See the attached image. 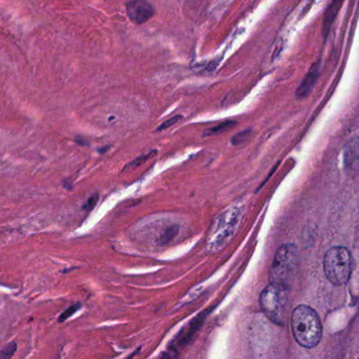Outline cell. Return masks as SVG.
<instances>
[{
    "mask_svg": "<svg viewBox=\"0 0 359 359\" xmlns=\"http://www.w3.org/2000/svg\"><path fill=\"white\" fill-rule=\"evenodd\" d=\"M340 6H341V1H340V0H334L332 5L330 6L329 9L327 10V13H325V24H323L325 29H329L332 22H334L336 15H337Z\"/></svg>",
    "mask_w": 359,
    "mask_h": 359,
    "instance_id": "obj_10",
    "label": "cell"
},
{
    "mask_svg": "<svg viewBox=\"0 0 359 359\" xmlns=\"http://www.w3.org/2000/svg\"><path fill=\"white\" fill-rule=\"evenodd\" d=\"M210 310L205 311V312L201 313L197 315L194 319L189 323V325L186 327L178 333V335L172 340L171 344H170V350L172 352H177L178 348H184V346H188L191 341H192L194 336L198 333L201 327H203V323H205V318H207L208 313Z\"/></svg>",
    "mask_w": 359,
    "mask_h": 359,
    "instance_id": "obj_6",
    "label": "cell"
},
{
    "mask_svg": "<svg viewBox=\"0 0 359 359\" xmlns=\"http://www.w3.org/2000/svg\"><path fill=\"white\" fill-rule=\"evenodd\" d=\"M248 131L241 132V133L237 134L234 137L232 138V144L237 146V144H241L243 140L247 138Z\"/></svg>",
    "mask_w": 359,
    "mask_h": 359,
    "instance_id": "obj_17",
    "label": "cell"
},
{
    "mask_svg": "<svg viewBox=\"0 0 359 359\" xmlns=\"http://www.w3.org/2000/svg\"><path fill=\"white\" fill-rule=\"evenodd\" d=\"M98 199H100V195H92V196L90 197L89 199H88L87 203H86L85 205H83V209L87 212L92 211V210H93L94 208L96 207V205H97Z\"/></svg>",
    "mask_w": 359,
    "mask_h": 359,
    "instance_id": "obj_14",
    "label": "cell"
},
{
    "mask_svg": "<svg viewBox=\"0 0 359 359\" xmlns=\"http://www.w3.org/2000/svg\"><path fill=\"white\" fill-rule=\"evenodd\" d=\"M110 148V147H104V148H102V150H100V153H104L106 152L108 149Z\"/></svg>",
    "mask_w": 359,
    "mask_h": 359,
    "instance_id": "obj_19",
    "label": "cell"
},
{
    "mask_svg": "<svg viewBox=\"0 0 359 359\" xmlns=\"http://www.w3.org/2000/svg\"><path fill=\"white\" fill-rule=\"evenodd\" d=\"M297 250L293 245L279 248L271 268V283L290 287L297 271Z\"/></svg>",
    "mask_w": 359,
    "mask_h": 359,
    "instance_id": "obj_4",
    "label": "cell"
},
{
    "mask_svg": "<svg viewBox=\"0 0 359 359\" xmlns=\"http://www.w3.org/2000/svg\"><path fill=\"white\" fill-rule=\"evenodd\" d=\"M317 77H318V70H315L313 69L308 75H306V79L302 81V85L298 88L297 92H296V96L298 98H304L306 96L309 95L311 90L314 87L315 83H316Z\"/></svg>",
    "mask_w": 359,
    "mask_h": 359,
    "instance_id": "obj_8",
    "label": "cell"
},
{
    "mask_svg": "<svg viewBox=\"0 0 359 359\" xmlns=\"http://www.w3.org/2000/svg\"><path fill=\"white\" fill-rule=\"evenodd\" d=\"M289 287L271 283L260 294L259 304L264 314L277 325H283L287 319Z\"/></svg>",
    "mask_w": 359,
    "mask_h": 359,
    "instance_id": "obj_3",
    "label": "cell"
},
{
    "mask_svg": "<svg viewBox=\"0 0 359 359\" xmlns=\"http://www.w3.org/2000/svg\"><path fill=\"white\" fill-rule=\"evenodd\" d=\"M241 217V210L235 207L222 214L216 224L215 235L209 243V249L218 251L234 236Z\"/></svg>",
    "mask_w": 359,
    "mask_h": 359,
    "instance_id": "obj_5",
    "label": "cell"
},
{
    "mask_svg": "<svg viewBox=\"0 0 359 359\" xmlns=\"http://www.w3.org/2000/svg\"><path fill=\"white\" fill-rule=\"evenodd\" d=\"M75 142H76L77 144H81V146H88V142H86L83 138L76 137L75 138Z\"/></svg>",
    "mask_w": 359,
    "mask_h": 359,
    "instance_id": "obj_18",
    "label": "cell"
},
{
    "mask_svg": "<svg viewBox=\"0 0 359 359\" xmlns=\"http://www.w3.org/2000/svg\"><path fill=\"white\" fill-rule=\"evenodd\" d=\"M16 350H18V344H16V342H11V344H7L1 348L0 357L3 359L11 358L15 354Z\"/></svg>",
    "mask_w": 359,
    "mask_h": 359,
    "instance_id": "obj_11",
    "label": "cell"
},
{
    "mask_svg": "<svg viewBox=\"0 0 359 359\" xmlns=\"http://www.w3.org/2000/svg\"><path fill=\"white\" fill-rule=\"evenodd\" d=\"M81 308V304H74V306H70V308L67 309L62 315H60V318H58V321L60 323H64L67 319L70 318L74 313H76L77 311Z\"/></svg>",
    "mask_w": 359,
    "mask_h": 359,
    "instance_id": "obj_12",
    "label": "cell"
},
{
    "mask_svg": "<svg viewBox=\"0 0 359 359\" xmlns=\"http://www.w3.org/2000/svg\"><path fill=\"white\" fill-rule=\"evenodd\" d=\"M180 230V224H174L168 226V228L165 229V231H163V234H161V238H159V243H161V245H168V243H171V241L177 236Z\"/></svg>",
    "mask_w": 359,
    "mask_h": 359,
    "instance_id": "obj_9",
    "label": "cell"
},
{
    "mask_svg": "<svg viewBox=\"0 0 359 359\" xmlns=\"http://www.w3.org/2000/svg\"><path fill=\"white\" fill-rule=\"evenodd\" d=\"M126 9L131 22L137 26L146 24L155 14L154 8L147 0H129Z\"/></svg>",
    "mask_w": 359,
    "mask_h": 359,
    "instance_id": "obj_7",
    "label": "cell"
},
{
    "mask_svg": "<svg viewBox=\"0 0 359 359\" xmlns=\"http://www.w3.org/2000/svg\"><path fill=\"white\" fill-rule=\"evenodd\" d=\"M292 332L296 341L304 348H314L323 335V327L317 313L308 306H298L291 317Z\"/></svg>",
    "mask_w": 359,
    "mask_h": 359,
    "instance_id": "obj_1",
    "label": "cell"
},
{
    "mask_svg": "<svg viewBox=\"0 0 359 359\" xmlns=\"http://www.w3.org/2000/svg\"><path fill=\"white\" fill-rule=\"evenodd\" d=\"M323 270L330 283L346 285L352 273V256L344 247L331 248L323 258Z\"/></svg>",
    "mask_w": 359,
    "mask_h": 359,
    "instance_id": "obj_2",
    "label": "cell"
},
{
    "mask_svg": "<svg viewBox=\"0 0 359 359\" xmlns=\"http://www.w3.org/2000/svg\"><path fill=\"white\" fill-rule=\"evenodd\" d=\"M155 153H156V151H153V152L148 153V154L146 155H142V156L138 157L137 159L132 161V163H129L128 165H131V167H138V165H142V163H146L151 156H153Z\"/></svg>",
    "mask_w": 359,
    "mask_h": 359,
    "instance_id": "obj_16",
    "label": "cell"
},
{
    "mask_svg": "<svg viewBox=\"0 0 359 359\" xmlns=\"http://www.w3.org/2000/svg\"><path fill=\"white\" fill-rule=\"evenodd\" d=\"M182 118V115H177V116L172 117V118H170L169 121H165V123H163V125L159 126V127L157 128L156 129V132L163 131V130L172 127V126L175 125V123H177L178 121H180V119Z\"/></svg>",
    "mask_w": 359,
    "mask_h": 359,
    "instance_id": "obj_15",
    "label": "cell"
},
{
    "mask_svg": "<svg viewBox=\"0 0 359 359\" xmlns=\"http://www.w3.org/2000/svg\"><path fill=\"white\" fill-rule=\"evenodd\" d=\"M235 125L233 121H226V123H220L217 127L212 128L209 131L205 133V136L212 135V134L219 133V132L224 131V130L230 129L231 127Z\"/></svg>",
    "mask_w": 359,
    "mask_h": 359,
    "instance_id": "obj_13",
    "label": "cell"
}]
</instances>
